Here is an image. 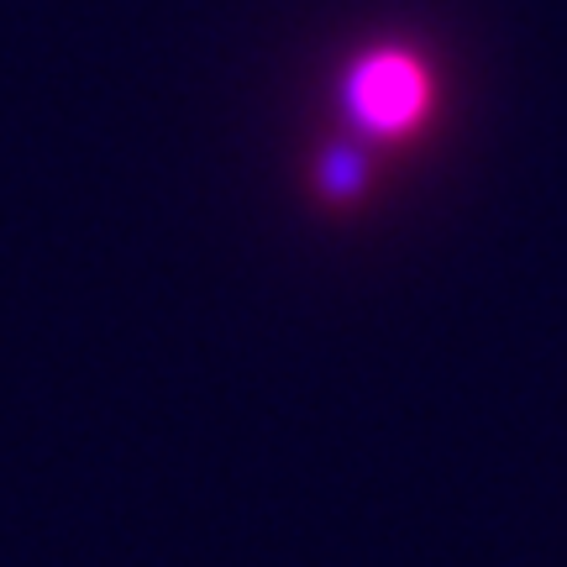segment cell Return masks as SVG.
Returning <instances> with one entry per match:
<instances>
[{"label":"cell","instance_id":"obj_1","mask_svg":"<svg viewBox=\"0 0 567 567\" xmlns=\"http://www.w3.org/2000/svg\"><path fill=\"white\" fill-rule=\"evenodd\" d=\"M347 105L352 116L379 132V137H400L425 116L431 105V84H425V69L410 53H373L352 69L347 80Z\"/></svg>","mask_w":567,"mask_h":567}]
</instances>
